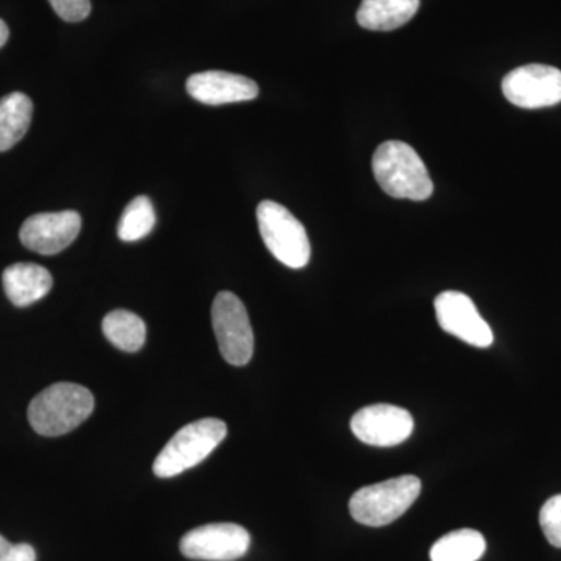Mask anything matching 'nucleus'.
Returning a JSON list of instances; mask_svg holds the SVG:
<instances>
[{
  "label": "nucleus",
  "instance_id": "obj_1",
  "mask_svg": "<svg viewBox=\"0 0 561 561\" xmlns=\"http://www.w3.org/2000/svg\"><path fill=\"white\" fill-rule=\"evenodd\" d=\"M373 173L393 198L423 202L434 192L430 172L415 149L401 140H387L373 154Z\"/></svg>",
  "mask_w": 561,
  "mask_h": 561
},
{
  "label": "nucleus",
  "instance_id": "obj_2",
  "mask_svg": "<svg viewBox=\"0 0 561 561\" xmlns=\"http://www.w3.org/2000/svg\"><path fill=\"white\" fill-rule=\"evenodd\" d=\"M94 411V397L79 383L47 387L28 405V421L36 434L60 437L79 427Z\"/></svg>",
  "mask_w": 561,
  "mask_h": 561
},
{
  "label": "nucleus",
  "instance_id": "obj_3",
  "mask_svg": "<svg viewBox=\"0 0 561 561\" xmlns=\"http://www.w3.org/2000/svg\"><path fill=\"white\" fill-rule=\"evenodd\" d=\"M227 432V424L217 419L198 420L181 427L158 454L154 476L173 478L197 467L225 440Z\"/></svg>",
  "mask_w": 561,
  "mask_h": 561
},
{
  "label": "nucleus",
  "instance_id": "obj_4",
  "mask_svg": "<svg viewBox=\"0 0 561 561\" xmlns=\"http://www.w3.org/2000/svg\"><path fill=\"white\" fill-rule=\"evenodd\" d=\"M420 493L421 481L416 476H400L364 486L350 500L351 516L364 526H389L412 507Z\"/></svg>",
  "mask_w": 561,
  "mask_h": 561
},
{
  "label": "nucleus",
  "instance_id": "obj_5",
  "mask_svg": "<svg viewBox=\"0 0 561 561\" xmlns=\"http://www.w3.org/2000/svg\"><path fill=\"white\" fill-rule=\"evenodd\" d=\"M256 216L262 241L273 256L287 267H306L311 260V242L301 221L272 201L262 202Z\"/></svg>",
  "mask_w": 561,
  "mask_h": 561
},
{
  "label": "nucleus",
  "instance_id": "obj_6",
  "mask_svg": "<svg viewBox=\"0 0 561 561\" xmlns=\"http://www.w3.org/2000/svg\"><path fill=\"white\" fill-rule=\"evenodd\" d=\"M213 328L221 357L234 367H243L253 357L254 335L249 312L231 291H220L213 302Z\"/></svg>",
  "mask_w": 561,
  "mask_h": 561
},
{
  "label": "nucleus",
  "instance_id": "obj_7",
  "mask_svg": "<svg viewBox=\"0 0 561 561\" xmlns=\"http://www.w3.org/2000/svg\"><path fill=\"white\" fill-rule=\"evenodd\" d=\"M250 545L249 531L239 524L216 523L187 531L180 551L191 560L236 561L249 552Z\"/></svg>",
  "mask_w": 561,
  "mask_h": 561
},
{
  "label": "nucleus",
  "instance_id": "obj_8",
  "mask_svg": "<svg viewBox=\"0 0 561 561\" xmlns=\"http://www.w3.org/2000/svg\"><path fill=\"white\" fill-rule=\"evenodd\" d=\"M502 92L518 108L538 110L559 105L561 70L548 65L522 66L504 77Z\"/></svg>",
  "mask_w": 561,
  "mask_h": 561
},
{
  "label": "nucleus",
  "instance_id": "obj_9",
  "mask_svg": "<svg viewBox=\"0 0 561 561\" xmlns=\"http://www.w3.org/2000/svg\"><path fill=\"white\" fill-rule=\"evenodd\" d=\"M413 416L405 409L391 404H373L354 413L351 431L365 445L390 448L411 437Z\"/></svg>",
  "mask_w": 561,
  "mask_h": 561
},
{
  "label": "nucleus",
  "instance_id": "obj_10",
  "mask_svg": "<svg viewBox=\"0 0 561 561\" xmlns=\"http://www.w3.org/2000/svg\"><path fill=\"white\" fill-rule=\"evenodd\" d=\"M434 306L443 331L478 348L491 346L493 331L468 295L457 290L442 291L435 298Z\"/></svg>",
  "mask_w": 561,
  "mask_h": 561
},
{
  "label": "nucleus",
  "instance_id": "obj_11",
  "mask_svg": "<svg viewBox=\"0 0 561 561\" xmlns=\"http://www.w3.org/2000/svg\"><path fill=\"white\" fill-rule=\"evenodd\" d=\"M80 230L81 217L76 210L41 213L24 221L20 238L25 249L50 256L68 249Z\"/></svg>",
  "mask_w": 561,
  "mask_h": 561
},
{
  "label": "nucleus",
  "instance_id": "obj_12",
  "mask_svg": "<svg viewBox=\"0 0 561 561\" xmlns=\"http://www.w3.org/2000/svg\"><path fill=\"white\" fill-rule=\"evenodd\" d=\"M186 90L192 99L210 106L249 102L260 94L256 81L224 70L194 73L187 80Z\"/></svg>",
  "mask_w": 561,
  "mask_h": 561
},
{
  "label": "nucleus",
  "instance_id": "obj_13",
  "mask_svg": "<svg viewBox=\"0 0 561 561\" xmlns=\"http://www.w3.org/2000/svg\"><path fill=\"white\" fill-rule=\"evenodd\" d=\"M3 290L16 308H27L49 294L54 279L47 268L32 262L10 265L2 276Z\"/></svg>",
  "mask_w": 561,
  "mask_h": 561
},
{
  "label": "nucleus",
  "instance_id": "obj_14",
  "mask_svg": "<svg viewBox=\"0 0 561 561\" xmlns=\"http://www.w3.org/2000/svg\"><path fill=\"white\" fill-rule=\"evenodd\" d=\"M419 9L420 0H362L357 22L367 31H397L408 24Z\"/></svg>",
  "mask_w": 561,
  "mask_h": 561
},
{
  "label": "nucleus",
  "instance_id": "obj_15",
  "mask_svg": "<svg viewBox=\"0 0 561 561\" xmlns=\"http://www.w3.org/2000/svg\"><path fill=\"white\" fill-rule=\"evenodd\" d=\"M33 103L22 92L0 99V151L13 149L32 124Z\"/></svg>",
  "mask_w": 561,
  "mask_h": 561
},
{
  "label": "nucleus",
  "instance_id": "obj_16",
  "mask_svg": "<svg viewBox=\"0 0 561 561\" xmlns=\"http://www.w3.org/2000/svg\"><path fill=\"white\" fill-rule=\"evenodd\" d=\"M486 541L481 531L460 529L445 535L431 549L432 561H478L485 553Z\"/></svg>",
  "mask_w": 561,
  "mask_h": 561
},
{
  "label": "nucleus",
  "instance_id": "obj_17",
  "mask_svg": "<svg viewBox=\"0 0 561 561\" xmlns=\"http://www.w3.org/2000/svg\"><path fill=\"white\" fill-rule=\"evenodd\" d=\"M103 334L116 348L136 353L146 343L147 328L139 316L124 309L110 312L103 319Z\"/></svg>",
  "mask_w": 561,
  "mask_h": 561
},
{
  "label": "nucleus",
  "instance_id": "obj_18",
  "mask_svg": "<svg viewBox=\"0 0 561 561\" xmlns=\"http://www.w3.org/2000/svg\"><path fill=\"white\" fill-rule=\"evenodd\" d=\"M157 224L153 205L146 195L133 198L122 214L117 234L121 241L136 242L149 236Z\"/></svg>",
  "mask_w": 561,
  "mask_h": 561
},
{
  "label": "nucleus",
  "instance_id": "obj_19",
  "mask_svg": "<svg viewBox=\"0 0 561 561\" xmlns=\"http://www.w3.org/2000/svg\"><path fill=\"white\" fill-rule=\"evenodd\" d=\"M540 526L546 540L561 549V494L545 502L540 512Z\"/></svg>",
  "mask_w": 561,
  "mask_h": 561
},
{
  "label": "nucleus",
  "instance_id": "obj_20",
  "mask_svg": "<svg viewBox=\"0 0 561 561\" xmlns=\"http://www.w3.org/2000/svg\"><path fill=\"white\" fill-rule=\"evenodd\" d=\"M55 13L66 22L87 20L91 13L90 0H49Z\"/></svg>",
  "mask_w": 561,
  "mask_h": 561
},
{
  "label": "nucleus",
  "instance_id": "obj_21",
  "mask_svg": "<svg viewBox=\"0 0 561 561\" xmlns=\"http://www.w3.org/2000/svg\"><path fill=\"white\" fill-rule=\"evenodd\" d=\"M0 561H36V552L27 542L13 545L0 535Z\"/></svg>",
  "mask_w": 561,
  "mask_h": 561
},
{
  "label": "nucleus",
  "instance_id": "obj_22",
  "mask_svg": "<svg viewBox=\"0 0 561 561\" xmlns=\"http://www.w3.org/2000/svg\"><path fill=\"white\" fill-rule=\"evenodd\" d=\"M9 27H7L5 22L0 20V49H2L3 46H5L7 41H9Z\"/></svg>",
  "mask_w": 561,
  "mask_h": 561
}]
</instances>
